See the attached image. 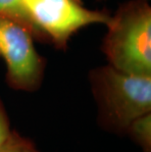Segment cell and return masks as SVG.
<instances>
[{"label": "cell", "mask_w": 151, "mask_h": 152, "mask_svg": "<svg viewBox=\"0 0 151 152\" xmlns=\"http://www.w3.org/2000/svg\"><path fill=\"white\" fill-rule=\"evenodd\" d=\"M89 83L98 124L105 132L126 135L133 120L151 112V76L131 75L108 65L93 69Z\"/></svg>", "instance_id": "6da1fadb"}, {"label": "cell", "mask_w": 151, "mask_h": 152, "mask_svg": "<svg viewBox=\"0 0 151 152\" xmlns=\"http://www.w3.org/2000/svg\"><path fill=\"white\" fill-rule=\"evenodd\" d=\"M0 152H38L30 138L12 130L9 137L0 145Z\"/></svg>", "instance_id": "52a82bcc"}, {"label": "cell", "mask_w": 151, "mask_h": 152, "mask_svg": "<svg viewBox=\"0 0 151 152\" xmlns=\"http://www.w3.org/2000/svg\"><path fill=\"white\" fill-rule=\"evenodd\" d=\"M36 28L59 49H65L74 34L93 24H104L111 16L89 10L81 0H20Z\"/></svg>", "instance_id": "277c9868"}, {"label": "cell", "mask_w": 151, "mask_h": 152, "mask_svg": "<svg viewBox=\"0 0 151 152\" xmlns=\"http://www.w3.org/2000/svg\"><path fill=\"white\" fill-rule=\"evenodd\" d=\"M101 50L124 73L151 76V8L147 0L121 5L107 23Z\"/></svg>", "instance_id": "7a4b0ae2"}, {"label": "cell", "mask_w": 151, "mask_h": 152, "mask_svg": "<svg viewBox=\"0 0 151 152\" xmlns=\"http://www.w3.org/2000/svg\"><path fill=\"white\" fill-rule=\"evenodd\" d=\"M126 135L143 152H151V112L133 120L128 126Z\"/></svg>", "instance_id": "8992f818"}, {"label": "cell", "mask_w": 151, "mask_h": 152, "mask_svg": "<svg viewBox=\"0 0 151 152\" xmlns=\"http://www.w3.org/2000/svg\"><path fill=\"white\" fill-rule=\"evenodd\" d=\"M11 131L10 121H9L7 112L2 101L0 100V145L9 137Z\"/></svg>", "instance_id": "ba28073f"}, {"label": "cell", "mask_w": 151, "mask_h": 152, "mask_svg": "<svg viewBox=\"0 0 151 152\" xmlns=\"http://www.w3.org/2000/svg\"><path fill=\"white\" fill-rule=\"evenodd\" d=\"M0 15L9 17L23 25L31 31L34 39L47 42L46 37L34 24L20 0H0Z\"/></svg>", "instance_id": "5b68a950"}, {"label": "cell", "mask_w": 151, "mask_h": 152, "mask_svg": "<svg viewBox=\"0 0 151 152\" xmlns=\"http://www.w3.org/2000/svg\"><path fill=\"white\" fill-rule=\"evenodd\" d=\"M34 39L23 25L0 15V56L6 64V83L15 90L35 91L43 80L46 62Z\"/></svg>", "instance_id": "3957f363"}]
</instances>
